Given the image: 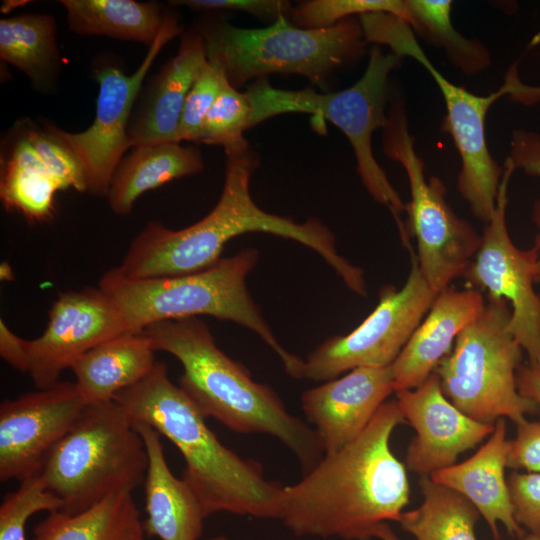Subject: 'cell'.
<instances>
[{
    "label": "cell",
    "mask_w": 540,
    "mask_h": 540,
    "mask_svg": "<svg viewBox=\"0 0 540 540\" xmlns=\"http://www.w3.org/2000/svg\"><path fill=\"white\" fill-rule=\"evenodd\" d=\"M402 423L396 400L384 402L354 440L283 486L280 520L299 537L346 540H370L379 524L397 522L409 502V482L390 437Z\"/></svg>",
    "instance_id": "cell-1"
},
{
    "label": "cell",
    "mask_w": 540,
    "mask_h": 540,
    "mask_svg": "<svg viewBox=\"0 0 540 540\" xmlns=\"http://www.w3.org/2000/svg\"><path fill=\"white\" fill-rule=\"evenodd\" d=\"M260 163L247 148L226 154L225 181L214 208L179 230L150 221L134 237L116 268L129 279H154L203 270L219 259L231 239L263 232L297 241L318 253L355 294L366 296L363 271L338 254L335 237L321 221L298 223L261 209L250 195V181Z\"/></svg>",
    "instance_id": "cell-2"
},
{
    "label": "cell",
    "mask_w": 540,
    "mask_h": 540,
    "mask_svg": "<svg viewBox=\"0 0 540 540\" xmlns=\"http://www.w3.org/2000/svg\"><path fill=\"white\" fill-rule=\"evenodd\" d=\"M114 401L133 422L148 424L175 445L185 461L182 478L207 516L228 512L280 519L283 486L266 479L259 463L220 442L197 404L169 379L163 362Z\"/></svg>",
    "instance_id": "cell-3"
},
{
    "label": "cell",
    "mask_w": 540,
    "mask_h": 540,
    "mask_svg": "<svg viewBox=\"0 0 540 540\" xmlns=\"http://www.w3.org/2000/svg\"><path fill=\"white\" fill-rule=\"evenodd\" d=\"M156 351L173 355L182 365L179 386L205 416L238 433H263L282 442L298 459L303 473L323 458L320 439L308 423L290 414L267 385L227 356L197 317L154 323L141 331Z\"/></svg>",
    "instance_id": "cell-4"
},
{
    "label": "cell",
    "mask_w": 540,
    "mask_h": 540,
    "mask_svg": "<svg viewBox=\"0 0 540 540\" xmlns=\"http://www.w3.org/2000/svg\"><path fill=\"white\" fill-rule=\"evenodd\" d=\"M257 261V250L246 248L194 273L141 280L126 278L114 267L103 274L99 288L114 300L133 333L162 321L210 315L253 331L288 375L302 379L305 360L279 343L247 289L246 277Z\"/></svg>",
    "instance_id": "cell-5"
},
{
    "label": "cell",
    "mask_w": 540,
    "mask_h": 540,
    "mask_svg": "<svg viewBox=\"0 0 540 540\" xmlns=\"http://www.w3.org/2000/svg\"><path fill=\"white\" fill-rule=\"evenodd\" d=\"M202 36L207 60L230 85L241 87L272 73L297 74L325 91L333 74L366 52L359 18L323 28H301L280 16L264 28H241L221 15L203 16L194 27Z\"/></svg>",
    "instance_id": "cell-6"
},
{
    "label": "cell",
    "mask_w": 540,
    "mask_h": 540,
    "mask_svg": "<svg viewBox=\"0 0 540 540\" xmlns=\"http://www.w3.org/2000/svg\"><path fill=\"white\" fill-rule=\"evenodd\" d=\"M148 455L133 420L115 401L87 405L47 459L41 475L76 514L120 492L132 493L145 480Z\"/></svg>",
    "instance_id": "cell-7"
},
{
    "label": "cell",
    "mask_w": 540,
    "mask_h": 540,
    "mask_svg": "<svg viewBox=\"0 0 540 540\" xmlns=\"http://www.w3.org/2000/svg\"><path fill=\"white\" fill-rule=\"evenodd\" d=\"M401 59L373 45L361 78L338 92L318 93L311 88L283 90L273 87L267 78L257 79L245 92L251 105L249 128L289 112L310 113L329 120L349 140L357 172L369 194L388 207L395 220L400 219L406 205L374 156L372 136L386 124L389 75Z\"/></svg>",
    "instance_id": "cell-8"
},
{
    "label": "cell",
    "mask_w": 540,
    "mask_h": 540,
    "mask_svg": "<svg viewBox=\"0 0 540 540\" xmlns=\"http://www.w3.org/2000/svg\"><path fill=\"white\" fill-rule=\"evenodd\" d=\"M487 300L434 372L443 394L465 415L491 424L507 417L518 424L538 407L517 388L523 349L508 329L509 304L499 298Z\"/></svg>",
    "instance_id": "cell-9"
},
{
    "label": "cell",
    "mask_w": 540,
    "mask_h": 540,
    "mask_svg": "<svg viewBox=\"0 0 540 540\" xmlns=\"http://www.w3.org/2000/svg\"><path fill=\"white\" fill-rule=\"evenodd\" d=\"M359 20L368 43L386 45L397 56L414 59L435 81L446 108L442 130L451 136L461 160L458 190L473 215L487 223L496 205L503 166L488 149L485 121L493 103L519 91L518 79L511 74L497 91L476 95L449 81L433 65L405 20L388 13H368Z\"/></svg>",
    "instance_id": "cell-10"
},
{
    "label": "cell",
    "mask_w": 540,
    "mask_h": 540,
    "mask_svg": "<svg viewBox=\"0 0 540 540\" xmlns=\"http://www.w3.org/2000/svg\"><path fill=\"white\" fill-rule=\"evenodd\" d=\"M382 129L385 155L398 162L408 178L411 200L405 208L406 231L416 239L419 270L438 294L464 275L479 249L481 236L451 209L443 182L437 177L426 178L401 99L392 101Z\"/></svg>",
    "instance_id": "cell-11"
},
{
    "label": "cell",
    "mask_w": 540,
    "mask_h": 540,
    "mask_svg": "<svg viewBox=\"0 0 540 540\" xmlns=\"http://www.w3.org/2000/svg\"><path fill=\"white\" fill-rule=\"evenodd\" d=\"M436 296L413 258L402 288L383 286L377 306L360 325L327 339L308 355L304 378L325 382L358 367L392 365Z\"/></svg>",
    "instance_id": "cell-12"
},
{
    "label": "cell",
    "mask_w": 540,
    "mask_h": 540,
    "mask_svg": "<svg viewBox=\"0 0 540 540\" xmlns=\"http://www.w3.org/2000/svg\"><path fill=\"white\" fill-rule=\"evenodd\" d=\"M183 31L177 17L165 12L156 39L132 74L124 73L110 62H98L94 75L99 92L92 124L76 133L56 126L57 133L83 168L87 192L106 196L115 169L131 147L129 125L146 75L162 48Z\"/></svg>",
    "instance_id": "cell-13"
},
{
    "label": "cell",
    "mask_w": 540,
    "mask_h": 540,
    "mask_svg": "<svg viewBox=\"0 0 540 540\" xmlns=\"http://www.w3.org/2000/svg\"><path fill=\"white\" fill-rule=\"evenodd\" d=\"M515 167L507 157L496 205L481 236L474 260L464 273L467 282L487 297L510 304L509 331L528 354L529 365L540 368V296L534 290L538 250H522L512 242L506 224L508 185Z\"/></svg>",
    "instance_id": "cell-14"
},
{
    "label": "cell",
    "mask_w": 540,
    "mask_h": 540,
    "mask_svg": "<svg viewBox=\"0 0 540 540\" xmlns=\"http://www.w3.org/2000/svg\"><path fill=\"white\" fill-rule=\"evenodd\" d=\"M87 404L75 382L56 384L0 404V480L40 473Z\"/></svg>",
    "instance_id": "cell-15"
},
{
    "label": "cell",
    "mask_w": 540,
    "mask_h": 540,
    "mask_svg": "<svg viewBox=\"0 0 540 540\" xmlns=\"http://www.w3.org/2000/svg\"><path fill=\"white\" fill-rule=\"evenodd\" d=\"M130 332L117 304L99 287L60 292L45 330L29 340L28 374L37 389L48 388L83 354Z\"/></svg>",
    "instance_id": "cell-16"
},
{
    "label": "cell",
    "mask_w": 540,
    "mask_h": 540,
    "mask_svg": "<svg viewBox=\"0 0 540 540\" xmlns=\"http://www.w3.org/2000/svg\"><path fill=\"white\" fill-rule=\"evenodd\" d=\"M396 397L405 422L417 432L406 452V466L422 476L455 464L461 453L494 431V424L476 421L455 407L435 372L417 388L396 391Z\"/></svg>",
    "instance_id": "cell-17"
},
{
    "label": "cell",
    "mask_w": 540,
    "mask_h": 540,
    "mask_svg": "<svg viewBox=\"0 0 540 540\" xmlns=\"http://www.w3.org/2000/svg\"><path fill=\"white\" fill-rule=\"evenodd\" d=\"M393 392L391 365L358 367L303 392L301 406L328 454L354 440Z\"/></svg>",
    "instance_id": "cell-18"
},
{
    "label": "cell",
    "mask_w": 540,
    "mask_h": 540,
    "mask_svg": "<svg viewBox=\"0 0 540 540\" xmlns=\"http://www.w3.org/2000/svg\"><path fill=\"white\" fill-rule=\"evenodd\" d=\"M207 62L206 47L195 28L183 31L174 57L139 94L129 125L131 147L178 142V126L186 97Z\"/></svg>",
    "instance_id": "cell-19"
},
{
    "label": "cell",
    "mask_w": 540,
    "mask_h": 540,
    "mask_svg": "<svg viewBox=\"0 0 540 540\" xmlns=\"http://www.w3.org/2000/svg\"><path fill=\"white\" fill-rule=\"evenodd\" d=\"M484 307V298L477 289L447 287L439 292L423 322L391 365L395 392L421 385Z\"/></svg>",
    "instance_id": "cell-20"
},
{
    "label": "cell",
    "mask_w": 540,
    "mask_h": 540,
    "mask_svg": "<svg viewBox=\"0 0 540 540\" xmlns=\"http://www.w3.org/2000/svg\"><path fill=\"white\" fill-rule=\"evenodd\" d=\"M509 449L506 422L499 418L488 441L473 456L429 475L434 482L467 498L485 519L496 539H499L498 523L503 524L510 535L521 538L525 534L515 519L504 477Z\"/></svg>",
    "instance_id": "cell-21"
},
{
    "label": "cell",
    "mask_w": 540,
    "mask_h": 540,
    "mask_svg": "<svg viewBox=\"0 0 540 540\" xmlns=\"http://www.w3.org/2000/svg\"><path fill=\"white\" fill-rule=\"evenodd\" d=\"M148 455L145 476L146 535L160 540H199L207 516L200 500L183 478L176 477L165 457L160 434L134 422Z\"/></svg>",
    "instance_id": "cell-22"
},
{
    "label": "cell",
    "mask_w": 540,
    "mask_h": 540,
    "mask_svg": "<svg viewBox=\"0 0 540 540\" xmlns=\"http://www.w3.org/2000/svg\"><path fill=\"white\" fill-rule=\"evenodd\" d=\"M65 185L46 166L28 132L27 118L18 120L1 141L0 199L8 212L30 223L51 220L55 196Z\"/></svg>",
    "instance_id": "cell-23"
},
{
    "label": "cell",
    "mask_w": 540,
    "mask_h": 540,
    "mask_svg": "<svg viewBox=\"0 0 540 540\" xmlns=\"http://www.w3.org/2000/svg\"><path fill=\"white\" fill-rule=\"evenodd\" d=\"M155 352L143 333L130 332L92 348L70 369L87 405L107 403L153 370L157 363Z\"/></svg>",
    "instance_id": "cell-24"
},
{
    "label": "cell",
    "mask_w": 540,
    "mask_h": 540,
    "mask_svg": "<svg viewBox=\"0 0 540 540\" xmlns=\"http://www.w3.org/2000/svg\"><path fill=\"white\" fill-rule=\"evenodd\" d=\"M203 169L202 154L193 145L163 142L133 147L114 171L106 194L109 207L116 215H127L143 193Z\"/></svg>",
    "instance_id": "cell-25"
},
{
    "label": "cell",
    "mask_w": 540,
    "mask_h": 540,
    "mask_svg": "<svg viewBox=\"0 0 540 540\" xmlns=\"http://www.w3.org/2000/svg\"><path fill=\"white\" fill-rule=\"evenodd\" d=\"M0 57L15 66L40 92H52L60 76L55 18L24 13L0 20Z\"/></svg>",
    "instance_id": "cell-26"
},
{
    "label": "cell",
    "mask_w": 540,
    "mask_h": 540,
    "mask_svg": "<svg viewBox=\"0 0 540 540\" xmlns=\"http://www.w3.org/2000/svg\"><path fill=\"white\" fill-rule=\"evenodd\" d=\"M132 493L110 495L88 509L49 515L33 528L31 540H146Z\"/></svg>",
    "instance_id": "cell-27"
},
{
    "label": "cell",
    "mask_w": 540,
    "mask_h": 540,
    "mask_svg": "<svg viewBox=\"0 0 540 540\" xmlns=\"http://www.w3.org/2000/svg\"><path fill=\"white\" fill-rule=\"evenodd\" d=\"M60 3L72 32L134 41L148 47L156 39L165 15L155 1L61 0Z\"/></svg>",
    "instance_id": "cell-28"
},
{
    "label": "cell",
    "mask_w": 540,
    "mask_h": 540,
    "mask_svg": "<svg viewBox=\"0 0 540 540\" xmlns=\"http://www.w3.org/2000/svg\"><path fill=\"white\" fill-rule=\"evenodd\" d=\"M422 504L402 512L397 522L416 540H477L475 525L479 512L458 492L422 476Z\"/></svg>",
    "instance_id": "cell-29"
},
{
    "label": "cell",
    "mask_w": 540,
    "mask_h": 540,
    "mask_svg": "<svg viewBox=\"0 0 540 540\" xmlns=\"http://www.w3.org/2000/svg\"><path fill=\"white\" fill-rule=\"evenodd\" d=\"M406 3L411 28L442 48L449 61L465 75H476L490 65V53L485 45L466 38L452 25V1L406 0Z\"/></svg>",
    "instance_id": "cell-30"
},
{
    "label": "cell",
    "mask_w": 540,
    "mask_h": 540,
    "mask_svg": "<svg viewBox=\"0 0 540 540\" xmlns=\"http://www.w3.org/2000/svg\"><path fill=\"white\" fill-rule=\"evenodd\" d=\"M251 105L246 93L227 81L204 121L201 143L220 145L226 154L249 146L243 133L249 128Z\"/></svg>",
    "instance_id": "cell-31"
},
{
    "label": "cell",
    "mask_w": 540,
    "mask_h": 540,
    "mask_svg": "<svg viewBox=\"0 0 540 540\" xmlns=\"http://www.w3.org/2000/svg\"><path fill=\"white\" fill-rule=\"evenodd\" d=\"M61 500L48 490L40 473L20 481L19 487L3 499L0 506V540H27L29 518L41 511H58Z\"/></svg>",
    "instance_id": "cell-32"
},
{
    "label": "cell",
    "mask_w": 540,
    "mask_h": 540,
    "mask_svg": "<svg viewBox=\"0 0 540 540\" xmlns=\"http://www.w3.org/2000/svg\"><path fill=\"white\" fill-rule=\"evenodd\" d=\"M368 13H388L410 23L406 0H312L293 8L290 16L298 27L323 28Z\"/></svg>",
    "instance_id": "cell-33"
},
{
    "label": "cell",
    "mask_w": 540,
    "mask_h": 540,
    "mask_svg": "<svg viewBox=\"0 0 540 540\" xmlns=\"http://www.w3.org/2000/svg\"><path fill=\"white\" fill-rule=\"evenodd\" d=\"M226 82L223 72L207 60L186 97L178 126L179 143L200 142L206 116Z\"/></svg>",
    "instance_id": "cell-34"
},
{
    "label": "cell",
    "mask_w": 540,
    "mask_h": 540,
    "mask_svg": "<svg viewBox=\"0 0 540 540\" xmlns=\"http://www.w3.org/2000/svg\"><path fill=\"white\" fill-rule=\"evenodd\" d=\"M507 484L516 521L540 536V473L514 471Z\"/></svg>",
    "instance_id": "cell-35"
},
{
    "label": "cell",
    "mask_w": 540,
    "mask_h": 540,
    "mask_svg": "<svg viewBox=\"0 0 540 540\" xmlns=\"http://www.w3.org/2000/svg\"><path fill=\"white\" fill-rule=\"evenodd\" d=\"M172 5L187 6L200 10H236L261 19L276 21L280 16L291 15L290 2L283 0H181Z\"/></svg>",
    "instance_id": "cell-36"
},
{
    "label": "cell",
    "mask_w": 540,
    "mask_h": 540,
    "mask_svg": "<svg viewBox=\"0 0 540 540\" xmlns=\"http://www.w3.org/2000/svg\"><path fill=\"white\" fill-rule=\"evenodd\" d=\"M517 425V434L510 440L507 467L540 473V422L526 419Z\"/></svg>",
    "instance_id": "cell-37"
},
{
    "label": "cell",
    "mask_w": 540,
    "mask_h": 540,
    "mask_svg": "<svg viewBox=\"0 0 540 540\" xmlns=\"http://www.w3.org/2000/svg\"><path fill=\"white\" fill-rule=\"evenodd\" d=\"M508 158L516 169L526 174L540 177V133L526 129H516L510 138Z\"/></svg>",
    "instance_id": "cell-38"
},
{
    "label": "cell",
    "mask_w": 540,
    "mask_h": 540,
    "mask_svg": "<svg viewBox=\"0 0 540 540\" xmlns=\"http://www.w3.org/2000/svg\"><path fill=\"white\" fill-rule=\"evenodd\" d=\"M0 356L13 368L28 373L29 340L13 333L3 319H0Z\"/></svg>",
    "instance_id": "cell-39"
},
{
    "label": "cell",
    "mask_w": 540,
    "mask_h": 540,
    "mask_svg": "<svg viewBox=\"0 0 540 540\" xmlns=\"http://www.w3.org/2000/svg\"><path fill=\"white\" fill-rule=\"evenodd\" d=\"M519 393L532 400L540 410V368L520 365L516 374Z\"/></svg>",
    "instance_id": "cell-40"
},
{
    "label": "cell",
    "mask_w": 540,
    "mask_h": 540,
    "mask_svg": "<svg viewBox=\"0 0 540 540\" xmlns=\"http://www.w3.org/2000/svg\"><path fill=\"white\" fill-rule=\"evenodd\" d=\"M532 219L538 229V233L536 235L535 244H534V246L538 250V258L536 262V272H535V283H540V199H538L533 205Z\"/></svg>",
    "instance_id": "cell-41"
},
{
    "label": "cell",
    "mask_w": 540,
    "mask_h": 540,
    "mask_svg": "<svg viewBox=\"0 0 540 540\" xmlns=\"http://www.w3.org/2000/svg\"><path fill=\"white\" fill-rule=\"evenodd\" d=\"M374 537L380 540H401L386 522H383L376 527L373 533V538Z\"/></svg>",
    "instance_id": "cell-42"
},
{
    "label": "cell",
    "mask_w": 540,
    "mask_h": 540,
    "mask_svg": "<svg viewBox=\"0 0 540 540\" xmlns=\"http://www.w3.org/2000/svg\"><path fill=\"white\" fill-rule=\"evenodd\" d=\"M14 277L12 266L7 261H3L0 265V279L3 281H12Z\"/></svg>",
    "instance_id": "cell-43"
},
{
    "label": "cell",
    "mask_w": 540,
    "mask_h": 540,
    "mask_svg": "<svg viewBox=\"0 0 540 540\" xmlns=\"http://www.w3.org/2000/svg\"><path fill=\"white\" fill-rule=\"evenodd\" d=\"M519 540H540V536L536 534H529L527 536L521 537Z\"/></svg>",
    "instance_id": "cell-44"
},
{
    "label": "cell",
    "mask_w": 540,
    "mask_h": 540,
    "mask_svg": "<svg viewBox=\"0 0 540 540\" xmlns=\"http://www.w3.org/2000/svg\"><path fill=\"white\" fill-rule=\"evenodd\" d=\"M208 540H229V539L224 537V536H216V537L210 538Z\"/></svg>",
    "instance_id": "cell-45"
}]
</instances>
